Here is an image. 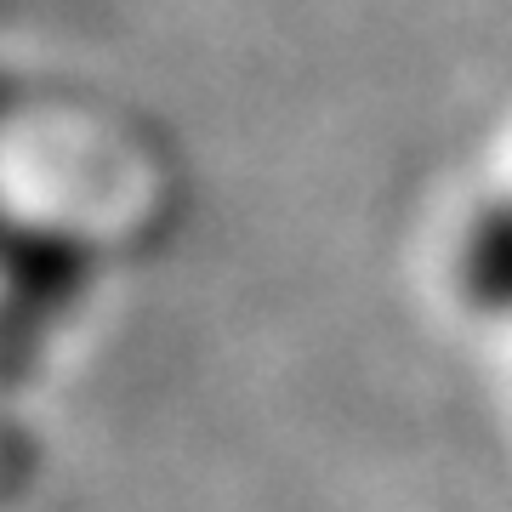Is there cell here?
<instances>
[{"label": "cell", "instance_id": "cell-1", "mask_svg": "<svg viewBox=\"0 0 512 512\" xmlns=\"http://www.w3.org/2000/svg\"><path fill=\"white\" fill-rule=\"evenodd\" d=\"M461 296L490 319H512V194L484 200L456 239Z\"/></svg>", "mask_w": 512, "mask_h": 512}]
</instances>
